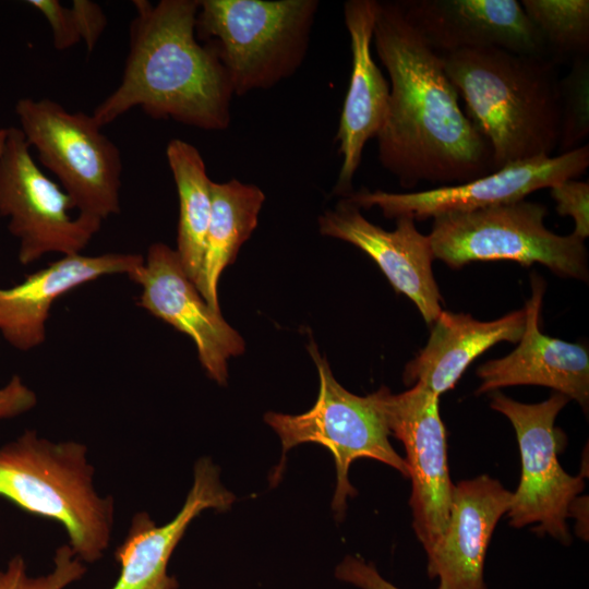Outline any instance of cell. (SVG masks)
<instances>
[{"label":"cell","instance_id":"cell-1","mask_svg":"<svg viewBox=\"0 0 589 589\" xmlns=\"http://www.w3.org/2000/svg\"><path fill=\"white\" fill-rule=\"evenodd\" d=\"M375 51L389 80L378 160L400 185L460 184L493 171L492 149L458 103L440 53L406 19L399 1H377Z\"/></svg>","mask_w":589,"mask_h":589},{"label":"cell","instance_id":"cell-2","mask_svg":"<svg viewBox=\"0 0 589 589\" xmlns=\"http://www.w3.org/2000/svg\"><path fill=\"white\" fill-rule=\"evenodd\" d=\"M120 85L93 112L103 128L133 107L153 119L221 131L233 91L214 50L195 34L199 0H135Z\"/></svg>","mask_w":589,"mask_h":589},{"label":"cell","instance_id":"cell-3","mask_svg":"<svg viewBox=\"0 0 589 589\" xmlns=\"http://www.w3.org/2000/svg\"><path fill=\"white\" fill-rule=\"evenodd\" d=\"M442 58L468 118L492 149L495 170L557 148L560 81L552 61L498 48Z\"/></svg>","mask_w":589,"mask_h":589},{"label":"cell","instance_id":"cell-4","mask_svg":"<svg viewBox=\"0 0 589 589\" xmlns=\"http://www.w3.org/2000/svg\"><path fill=\"white\" fill-rule=\"evenodd\" d=\"M82 443L51 442L25 431L0 447V497L60 522L84 562L99 560L113 524L111 497L97 494Z\"/></svg>","mask_w":589,"mask_h":589},{"label":"cell","instance_id":"cell-5","mask_svg":"<svg viewBox=\"0 0 589 589\" xmlns=\"http://www.w3.org/2000/svg\"><path fill=\"white\" fill-rule=\"evenodd\" d=\"M317 0H199L195 34L226 69L233 94L267 89L301 67Z\"/></svg>","mask_w":589,"mask_h":589},{"label":"cell","instance_id":"cell-6","mask_svg":"<svg viewBox=\"0 0 589 589\" xmlns=\"http://www.w3.org/2000/svg\"><path fill=\"white\" fill-rule=\"evenodd\" d=\"M544 205L520 200L433 218L428 236L433 256L450 268L476 261L545 265L556 275L588 278V254L573 233L558 236L544 226Z\"/></svg>","mask_w":589,"mask_h":589},{"label":"cell","instance_id":"cell-7","mask_svg":"<svg viewBox=\"0 0 589 589\" xmlns=\"http://www.w3.org/2000/svg\"><path fill=\"white\" fill-rule=\"evenodd\" d=\"M20 130L40 163L60 181L79 215L104 220L120 212L122 160L93 116L48 98H21Z\"/></svg>","mask_w":589,"mask_h":589},{"label":"cell","instance_id":"cell-8","mask_svg":"<svg viewBox=\"0 0 589 589\" xmlns=\"http://www.w3.org/2000/svg\"><path fill=\"white\" fill-rule=\"evenodd\" d=\"M314 360L320 389L315 405L302 414L268 412L265 421L276 431L283 444V458L278 471L285 464L286 453L303 443L325 446L334 456L337 484L332 502L337 519L347 507V498L357 494L349 482L351 462L369 457L384 462L404 477L409 478L408 465L392 447L390 435L377 390L365 397L345 389L334 377L328 362L314 342L308 347Z\"/></svg>","mask_w":589,"mask_h":589},{"label":"cell","instance_id":"cell-9","mask_svg":"<svg viewBox=\"0 0 589 589\" xmlns=\"http://www.w3.org/2000/svg\"><path fill=\"white\" fill-rule=\"evenodd\" d=\"M569 401L561 393L539 404H522L494 392L491 408L513 424L521 457V478L507 512L509 525L520 528L538 524L539 533H548L564 544L570 534L566 522L576 496L584 490L580 477L568 474L557 459L561 432L554 426L558 412Z\"/></svg>","mask_w":589,"mask_h":589},{"label":"cell","instance_id":"cell-10","mask_svg":"<svg viewBox=\"0 0 589 589\" xmlns=\"http://www.w3.org/2000/svg\"><path fill=\"white\" fill-rule=\"evenodd\" d=\"M20 128H8L0 155V216L19 239V261L28 265L50 252L80 254L103 220L72 218L70 196L38 168Z\"/></svg>","mask_w":589,"mask_h":589},{"label":"cell","instance_id":"cell-11","mask_svg":"<svg viewBox=\"0 0 589 589\" xmlns=\"http://www.w3.org/2000/svg\"><path fill=\"white\" fill-rule=\"evenodd\" d=\"M588 166L589 145L585 144L565 154L516 161L460 184L407 193L362 189L346 199L359 208L378 207L387 218L406 216L424 220L446 213L525 200L534 191L577 179Z\"/></svg>","mask_w":589,"mask_h":589},{"label":"cell","instance_id":"cell-12","mask_svg":"<svg viewBox=\"0 0 589 589\" xmlns=\"http://www.w3.org/2000/svg\"><path fill=\"white\" fill-rule=\"evenodd\" d=\"M389 433L402 442L412 482L413 529L428 552L443 534L449 517L452 491L446 432L438 396L420 384L401 394L377 390Z\"/></svg>","mask_w":589,"mask_h":589},{"label":"cell","instance_id":"cell-13","mask_svg":"<svg viewBox=\"0 0 589 589\" xmlns=\"http://www.w3.org/2000/svg\"><path fill=\"white\" fill-rule=\"evenodd\" d=\"M129 278L142 287L139 304L154 316L187 334L195 344L207 375L224 385L227 362L244 351L240 334L202 297L185 274L176 250L156 242Z\"/></svg>","mask_w":589,"mask_h":589},{"label":"cell","instance_id":"cell-14","mask_svg":"<svg viewBox=\"0 0 589 589\" xmlns=\"http://www.w3.org/2000/svg\"><path fill=\"white\" fill-rule=\"evenodd\" d=\"M399 3L409 23L441 56L465 49L498 48L546 58L539 33L517 0H405Z\"/></svg>","mask_w":589,"mask_h":589},{"label":"cell","instance_id":"cell-15","mask_svg":"<svg viewBox=\"0 0 589 589\" xmlns=\"http://www.w3.org/2000/svg\"><path fill=\"white\" fill-rule=\"evenodd\" d=\"M318 228L323 236L349 242L366 253L395 290L417 305L425 323H434L442 312L432 272L434 256L429 237L419 232L412 218H396L395 230L388 231L369 221L344 197L320 216Z\"/></svg>","mask_w":589,"mask_h":589},{"label":"cell","instance_id":"cell-16","mask_svg":"<svg viewBox=\"0 0 589 589\" xmlns=\"http://www.w3.org/2000/svg\"><path fill=\"white\" fill-rule=\"evenodd\" d=\"M512 498V492L485 474L453 486L447 526L426 552L428 575L438 578V589H486L485 552Z\"/></svg>","mask_w":589,"mask_h":589},{"label":"cell","instance_id":"cell-17","mask_svg":"<svg viewBox=\"0 0 589 589\" xmlns=\"http://www.w3.org/2000/svg\"><path fill=\"white\" fill-rule=\"evenodd\" d=\"M376 0H349L344 20L350 38L351 74L336 133L341 156L335 193L349 196L363 148L376 137L387 116L389 84L372 57Z\"/></svg>","mask_w":589,"mask_h":589},{"label":"cell","instance_id":"cell-18","mask_svg":"<svg viewBox=\"0 0 589 589\" xmlns=\"http://www.w3.org/2000/svg\"><path fill=\"white\" fill-rule=\"evenodd\" d=\"M527 301L525 330L517 348L508 356L483 363L477 370L481 385L477 394L513 385H541L574 399L584 408L589 401V354L587 348L540 332L544 285L532 278Z\"/></svg>","mask_w":589,"mask_h":589},{"label":"cell","instance_id":"cell-19","mask_svg":"<svg viewBox=\"0 0 589 589\" xmlns=\"http://www.w3.org/2000/svg\"><path fill=\"white\" fill-rule=\"evenodd\" d=\"M235 496L219 481L216 466L207 458L196 461L194 480L177 516L156 526L146 513L133 517L127 538L116 550L120 576L111 589H177L167 573L170 556L190 522L207 508L228 509Z\"/></svg>","mask_w":589,"mask_h":589},{"label":"cell","instance_id":"cell-20","mask_svg":"<svg viewBox=\"0 0 589 589\" xmlns=\"http://www.w3.org/2000/svg\"><path fill=\"white\" fill-rule=\"evenodd\" d=\"M143 262L140 254L63 255L45 268L26 275L22 283L0 288L1 336L21 351L40 346L46 338V321L56 299L105 275L129 276Z\"/></svg>","mask_w":589,"mask_h":589},{"label":"cell","instance_id":"cell-21","mask_svg":"<svg viewBox=\"0 0 589 589\" xmlns=\"http://www.w3.org/2000/svg\"><path fill=\"white\" fill-rule=\"evenodd\" d=\"M433 324L425 347L406 365L404 381L406 385L420 384L440 397L486 349L500 341L518 342L525 330L526 311L489 322L442 311Z\"/></svg>","mask_w":589,"mask_h":589},{"label":"cell","instance_id":"cell-22","mask_svg":"<svg viewBox=\"0 0 589 589\" xmlns=\"http://www.w3.org/2000/svg\"><path fill=\"white\" fill-rule=\"evenodd\" d=\"M264 201V192L254 184L237 179L223 183L212 181V212L195 287L214 310L220 311L219 277L256 228Z\"/></svg>","mask_w":589,"mask_h":589},{"label":"cell","instance_id":"cell-23","mask_svg":"<svg viewBox=\"0 0 589 589\" xmlns=\"http://www.w3.org/2000/svg\"><path fill=\"white\" fill-rule=\"evenodd\" d=\"M166 157L179 199L176 252L185 274L196 285L212 212V180L201 153L192 144L173 139L167 144Z\"/></svg>","mask_w":589,"mask_h":589},{"label":"cell","instance_id":"cell-24","mask_svg":"<svg viewBox=\"0 0 589 589\" xmlns=\"http://www.w3.org/2000/svg\"><path fill=\"white\" fill-rule=\"evenodd\" d=\"M554 64L589 55L588 0H521Z\"/></svg>","mask_w":589,"mask_h":589},{"label":"cell","instance_id":"cell-25","mask_svg":"<svg viewBox=\"0 0 589 589\" xmlns=\"http://www.w3.org/2000/svg\"><path fill=\"white\" fill-rule=\"evenodd\" d=\"M560 83L558 155L585 145L589 135V55L575 58Z\"/></svg>","mask_w":589,"mask_h":589},{"label":"cell","instance_id":"cell-26","mask_svg":"<svg viewBox=\"0 0 589 589\" xmlns=\"http://www.w3.org/2000/svg\"><path fill=\"white\" fill-rule=\"evenodd\" d=\"M85 570L70 544H64L56 550L52 570L43 576H29L25 560L13 556L0 568V589H64L81 579Z\"/></svg>","mask_w":589,"mask_h":589},{"label":"cell","instance_id":"cell-27","mask_svg":"<svg viewBox=\"0 0 589 589\" xmlns=\"http://www.w3.org/2000/svg\"><path fill=\"white\" fill-rule=\"evenodd\" d=\"M550 194L558 215L573 218V235L585 241L589 236V182L568 179L551 187Z\"/></svg>","mask_w":589,"mask_h":589},{"label":"cell","instance_id":"cell-28","mask_svg":"<svg viewBox=\"0 0 589 589\" xmlns=\"http://www.w3.org/2000/svg\"><path fill=\"white\" fill-rule=\"evenodd\" d=\"M27 3L39 11L48 21L53 46L57 50H65L81 41L74 16L70 8L58 0H29Z\"/></svg>","mask_w":589,"mask_h":589},{"label":"cell","instance_id":"cell-29","mask_svg":"<svg viewBox=\"0 0 589 589\" xmlns=\"http://www.w3.org/2000/svg\"><path fill=\"white\" fill-rule=\"evenodd\" d=\"M81 40L91 52L107 25V17L100 5L89 0H74L70 7Z\"/></svg>","mask_w":589,"mask_h":589},{"label":"cell","instance_id":"cell-30","mask_svg":"<svg viewBox=\"0 0 589 589\" xmlns=\"http://www.w3.org/2000/svg\"><path fill=\"white\" fill-rule=\"evenodd\" d=\"M335 575L361 589H399L384 579L372 564L353 556H347L337 566Z\"/></svg>","mask_w":589,"mask_h":589},{"label":"cell","instance_id":"cell-31","mask_svg":"<svg viewBox=\"0 0 589 589\" xmlns=\"http://www.w3.org/2000/svg\"><path fill=\"white\" fill-rule=\"evenodd\" d=\"M36 402V394L19 375H13L0 388V420L15 418L27 412L35 407Z\"/></svg>","mask_w":589,"mask_h":589},{"label":"cell","instance_id":"cell-32","mask_svg":"<svg viewBox=\"0 0 589 589\" xmlns=\"http://www.w3.org/2000/svg\"><path fill=\"white\" fill-rule=\"evenodd\" d=\"M7 132H8V128H2V127L0 125V155H1V153H2L4 143H5Z\"/></svg>","mask_w":589,"mask_h":589}]
</instances>
